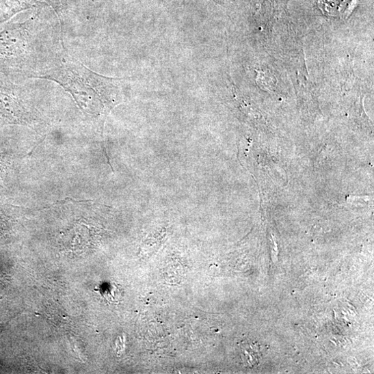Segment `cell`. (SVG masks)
<instances>
[{
    "label": "cell",
    "mask_w": 374,
    "mask_h": 374,
    "mask_svg": "<svg viewBox=\"0 0 374 374\" xmlns=\"http://www.w3.org/2000/svg\"><path fill=\"white\" fill-rule=\"evenodd\" d=\"M89 202V201H91L90 200H73L72 198H66L62 200H59V201H57L56 202L55 204H53V205H55V204H64L67 202Z\"/></svg>",
    "instance_id": "cell-3"
},
{
    "label": "cell",
    "mask_w": 374,
    "mask_h": 374,
    "mask_svg": "<svg viewBox=\"0 0 374 374\" xmlns=\"http://www.w3.org/2000/svg\"><path fill=\"white\" fill-rule=\"evenodd\" d=\"M22 36L18 32L8 31L0 34V51L9 53L14 51V47H19L22 44Z\"/></svg>",
    "instance_id": "cell-2"
},
{
    "label": "cell",
    "mask_w": 374,
    "mask_h": 374,
    "mask_svg": "<svg viewBox=\"0 0 374 374\" xmlns=\"http://www.w3.org/2000/svg\"><path fill=\"white\" fill-rule=\"evenodd\" d=\"M241 358L243 363L249 367L258 364L261 353L257 344L250 341H245L240 345Z\"/></svg>",
    "instance_id": "cell-1"
}]
</instances>
